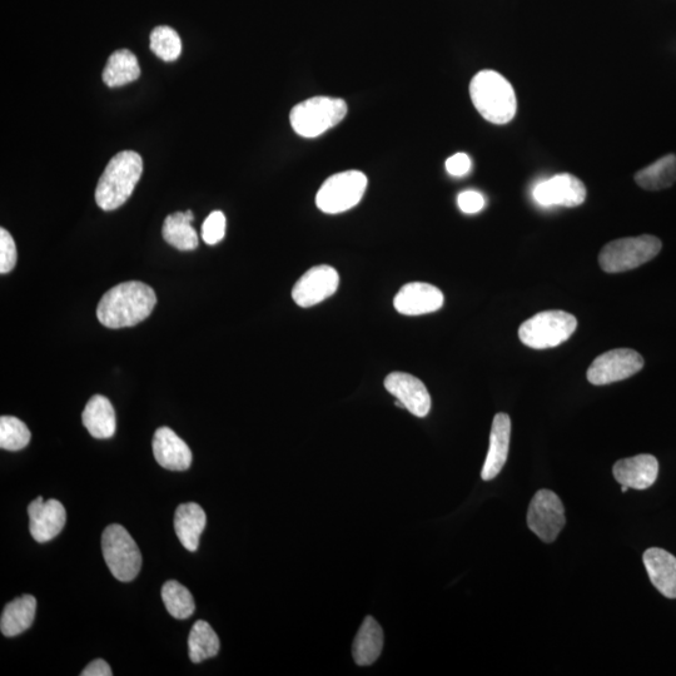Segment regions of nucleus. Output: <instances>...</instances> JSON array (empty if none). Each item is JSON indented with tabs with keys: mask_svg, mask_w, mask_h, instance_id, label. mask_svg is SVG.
Masks as SVG:
<instances>
[{
	"mask_svg": "<svg viewBox=\"0 0 676 676\" xmlns=\"http://www.w3.org/2000/svg\"><path fill=\"white\" fill-rule=\"evenodd\" d=\"M615 480L629 489L646 490L655 484L659 475V462L653 455H638L616 462Z\"/></svg>",
	"mask_w": 676,
	"mask_h": 676,
	"instance_id": "nucleus-17",
	"label": "nucleus"
},
{
	"mask_svg": "<svg viewBox=\"0 0 676 676\" xmlns=\"http://www.w3.org/2000/svg\"><path fill=\"white\" fill-rule=\"evenodd\" d=\"M340 276L335 268L330 266H316L308 270L297 281L292 290L293 301L296 305L308 308L318 305L328 297L335 295Z\"/></svg>",
	"mask_w": 676,
	"mask_h": 676,
	"instance_id": "nucleus-11",
	"label": "nucleus"
},
{
	"mask_svg": "<svg viewBox=\"0 0 676 676\" xmlns=\"http://www.w3.org/2000/svg\"><path fill=\"white\" fill-rule=\"evenodd\" d=\"M367 183L365 173L346 171L327 178L316 195V205L323 213L337 215L359 205Z\"/></svg>",
	"mask_w": 676,
	"mask_h": 676,
	"instance_id": "nucleus-8",
	"label": "nucleus"
},
{
	"mask_svg": "<svg viewBox=\"0 0 676 676\" xmlns=\"http://www.w3.org/2000/svg\"><path fill=\"white\" fill-rule=\"evenodd\" d=\"M635 182L646 191L666 190L676 182V156L668 154L635 175Z\"/></svg>",
	"mask_w": 676,
	"mask_h": 676,
	"instance_id": "nucleus-26",
	"label": "nucleus"
},
{
	"mask_svg": "<svg viewBox=\"0 0 676 676\" xmlns=\"http://www.w3.org/2000/svg\"><path fill=\"white\" fill-rule=\"evenodd\" d=\"M578 327L574 315L565 311H544L526 320L519 328L520 341L534 350L553 349L568 341Z\"/></svg>",
	"mask_w": 676,
	"mask_h": 676,
	"instance_id": "nucleus-5",
	"label": "nucleus"
},
{
	"mask_svg": "<svg viewBox=\"0 0 676 676\" xmlns=\"http://www.w3.org/2000/svg\"><path fill=\"white\" fill-rule=\"evenodd\" d=\"M565 509L554 491L536 492L528 511V526L546 544L554 543L564 529Z\"/></svg>",
	"mask_w": 676,
	"mask_h": 676,
	"instance_id": "nucleus-9",
	"label": "nucleus"
},
{
	"mask_svg": "<svg viewBox=\"0 0 676 676\" xmlns=\"http://www.w3.org/2000/svg\"><path fill=\"white\" fill-rule=\"evenodd\" d=\"M629 487L628 486H621V491L626 492L628 491Z\"/></svg>",
	"mask_w": 676,
	"mask_h": 676,
	"instance_id": "nucleus-36",
	"label": "nucleus"
},
{
	"mask_svg": "<svg viewBox=\"0 0 676 676\" xmlns=\"http://www.w3.org/2000/svg\"><path fill=\"white\" fill-rule=\"evenodd\" d=\"M82 420L94 439H111L116 434V411L107 397L93 396L83 411Z\"/></svg>",
	"mask_w": 676,
	"mask_h": 676,
	"instance_id": "nucleus-21",
	"label": "nucleus"
},
{
	"mask_svg": "<svg viewBox=\"0 0 676 676\" xmlns=\"http://www.w3.org/2000/svg\"><path fill=\"white\" fill-rule=\"evenodd\" d=\"M31 441L29 431L23 421L13 416H2L0 419V447L7 451H19Z\"/></svg>",
	"mask_w": 676,
	"mask_h": 676,
	"instance_id": "nucleus-30",
	"label": "nucleus"
},
{
	"mask_svg": "<svg viewBox=\"0 0 676 676\" xmlns=\"http://www.w3.org/2000/svg\"><path fill=\"white\" fill-rule=\"evenodd\" d=\"M141 76L138 59L128 49L114 52L103 71V82L109 88L126 86Z\"/></svg>",
	"mask_w": 676,
	"mask_h": 676,
	"instance_id": "nucleus-25",
	"label": "nucleus"
},
{
	"mask_svg": "<svg viewBox=\"0 0 676 676\" xmlns=\"http://www.w3.org/2000/svg\"><path fill=\"white\" fill-rule=\"evenodd\" d=\"M644 367L643 356L631 349H616L596 357L588 370V381L595 386L614 384L638 374Z\"/></svg>",
	"mask_w": 676,
	"mask_h": 676,
	"instance_id": "nucleus-10",
	"label": "nucleus"
},
{
	"mask_svg": "<svg viewBox=\"0 0 676 676\" xmlns=\"http://www.w3.org/2000/svg\"><path fill=\"white\" fill-rule=\"evenodd\" d=\"M446 171L454 177H462L471 171V159L466 153H456L446 161Z\"/></svg>",
	"mask_w": 676,
	"mask_h": 676,
	"instance_id": "nucleus-34",
	"label": "nucleus"
},
{
	"mask_svg": "<svg viewBox=\"0 0 676 676\" xmlns=\"http://www.w3.org/2000/svg\"><path fill=\"white\" fill-rule=\"evenodd\" d=\"M661 247L663 243L655 236L620 238L604 246L599 255V265L608 273L635 270L654 260Z\"/></svg>",
	"mask_w": 676,
	"mask_h": 676,
	"instance_id": "nucleus-6",
	"label": "nucleus"
},
{
	"mask_svg": "<svg viewBox=\"0 0 676 676\" xmlns=\"http://www.w3.org/2000/svg\"><path fill=\"white\" fill-rule=\"evenodd\" d=\"M29 531L37 543H48L61 534L67 523L66 509L61 501H44L42 496L28 506Z\"/></svg>",
	"mask_w": 676,
	"mask_h": 676,
	"instance_id": "nucleus-13",
	"label": "nucleus"
},
{
	"mask_svg": "<svg viewBox=\"0 0 676 676\" xmlns=\"http://www.w3.org/2000/svg\"><path fill=\"white\" fill-rule=\"evenodd\" d=\"M156 305L153 288L143 282L129 281L111 288L102 297L97 316L108 328L132 327L146 320Z\"/></svg>",
	"mask_w": 676,
	"mask_h": 676,
	"instance_id": "nucleus-1",
	"label": "nucleus"
},
{
	"mask_svg": "<svg viewBox=\"0 0 676 676\" xmlns=\"http://www.w3.org/2000/svg\"><path fill=\"white\" fill-rule=\"evenodd\" d=\"M347 111L344 99L313 97L293 107L290 122L298 136L316 138L344 121Z\"/></svg>",
	"mask_w": 676,
	"mask_h": 676,
	"instance_id": "nucleus-4",
	"label": "nucleus"
},
{
	"mask_svg": "<svg viewBox=\"0 0 676 676\" xmlns=\"http://www.w3.org/2000/svg\"><path fill=\"white\" fill-rule=\"evenodd\" d=\"M444 305V293L424 282L407 283L395 296L396 311L405 316H421L439 311Z\"/></svg>",
	"mask_w": 676,
	"mask_h": 676,
	"instance_id": "nucleus-15",
	"label": "nucleus"
},
{
	"mask_svg": "<svg viewBox=\"0 0 676 676\" xmlns=\"http://www.w3.org/2000/svg\"><path fill=\"white\" fill-rule=\"evenodd\" d=\"M102 551L114 578L122 583L137 578L142 568V554L136 541L122 525H109L103 531Z\"/></svg>",
	"mask_w": 676,
	"mask_h": 676,
	"instance_id": "nucleus-7",
	"label": "nucleus"
},
{
	"mask_svg": "<svg viewBox=\"0 0 676 676\" xmlns=\"http://www.w3.org/2000/svg\"><path fill=\"white\" fill-rule=\"evenodd\" d=\"M511 437V419L509 415L497 414L492 421L490 434V447L487 452L484 467H482L481 477L484 481L495 479L509 456Z\"/></svg>",
	"mask_w": 676,
	"mask_h": 676,
	"instance_id": "nucleus-18",
	"label": "nucleus"
},
{
	"mask_svg": "<svg viewBox=\"0 0 676 676\" xmlns=\"http://www.w3.org/2000/svg\"><path fill=\"white\" fill-rule=\"evenodd\" d=\"M471 101L482 117L494 124L513 121L518 101L511 83L495 71H481L470 84Z\"/></svg>",
	"mask_w": 676,
	"mask_h": 676,
	"instance_id": "nucleus-3",
	"label": "nucleus"
},
{
	"mask_svg": "<svg viewBox=\"0 0 676 676\" xmlns=\"http://www.w3.org/2000/svg\"><path fill=\"white\" fill-rule=\"evenodd\" d=\"M17 247L11 233L6 228H0V273L6 275L11 272L17 263Z\"/></svg>",
	"mask_w": 676,
	"mask_h": 676,
	"instance_id": "nucleus-32",
	"label": "nucleus"
},
{
	"mask_svg": "<svg viewBox=\"0 0 676 676\" xmlns=\"http://www.w3.org/2000/svg\"><path fill=\"white\" fill-rule=\"evenodd\" d=\"M382 649H384V630L372 616H367L352 646L355 663L360 666L374 664L380 658Z\"/></svg>",
	"mask_w": 676,
	"mask_h": 676,
	"instance_id": "nucleus-22",
	"label": "nucleus"
},
{
	"mask_svg": "<svg viewBox=\"0 0 676 676\" xmlns=\"http://www.w3.org/2000/svg\"><path fill=\"white\" fill-rule=\"evenodd\" d=\"M385 389L417 417H426L431 410V396L424 382L405 372H392L385 379Z\"/></svg>",
	"mask_w": 676,
	"mask_h": 676,
	"instance_id": "nucleus-14",
	"label": "nucleus"
},
{
	"mask_svg": "<svg viewBox=\"0 0 676 676\" xmlns=\"http://www.w3.org/2000/svg\"><path fill=\"white\" fill-rule=\"evenodd\" d=\"M151 51L164 62H173L181 56L182 42L175 29L167 26L154 28L151 37Z\"/></svg>",
	"mask_w": 676,
	"mask_h": 676,
	"instance_id": "nucleus-29",
	"label": "nucleus"
},
{
	"mask_svg": "<svg viewBox=\"0 0 676 676\" xmlns=\"http://www.w3.org/2000/svg\"><path fill=\"white\" fill-rule=\"evenodd\" d=\"M207 525L205 510L196 502H187L177 507L175 530L181 544L188 551H197L200 538Z\"/></svg>",
	"mask_w": 676,
	"mask_h": 676,
	"instance_id": "nucleus-20",
	"label": "nucleus"
},
{
	"mask_svg": "<svg viewBox=\"0 0 676 676\" xmlns=\"http://www.w3.org/2000/svg\"><path fill=\"white\" fill-rule=\"evenodd\" d=\"M195 220L192 211L177 212L164 221V241L180 251H193L198 247V235L191 222Z\"/></svg>",
	"mask_w": 676,
	"mask_h": 676,
	"instance_id": "nucleus-24",
	"label": "nucleus"
},
{
	"mask_svg": "<svg viewBox=\"0 0 676 676\" xmlns=\"http://www.w3.org/2000/svg\"><path fill=\"white\" fill-rule=\"evenodd\" d=\"M154 459L164 469L186 471L192 464V451L169 427H159L153 437Z\"/></svg>",
	"mask_w": 676,
	"mask_h": 676,
	"instance_id": "nucleus-16",
	"label": "nucleus"
},
{
	"mask_svg": "<svg viewBox=\"0 0 676 676\" xmlns=\"http://www.w3.org/2000/svg\"><path fill=\"white\" fill-rule=\"evenodd\" d=\"M534 200L543 207H578L586 200V187L578 177L563 173L540 182L533 191Z\"/></svg>",
	"mask_w": 676,
	"mask_h": 676,
	"instance_id": "nucleus-12",
	"label": "nucleus"
},
{
	"mask_svg": "<svg viewBox=\"0 0 676 676\" xmlns=\"http://www.w3.org/2000/svg\"><path fill=\"white\" fill-rule=\"evenodd\" d=\"M82 676H111V666L102 659L93 660L81 673Z\"/></svg>",
	"mask_w": 676,
	"mask_h": 676,
	"instance_id": "nucleus-35",
	"label": "nucleus"
},
{
	"mask_svg": "<svg viewBox=\"0 0 676 676\" xmlns=\"http://www.w3.org/2000/svg\"><path fill=\"white\" fill-rule=\"evenodd\" d=\"M226 216L221 211L212 212L202 225V238L207 245L215 246L226 235Z\"/></svg>",
	"mask_w": 676,
	"mask_h": 676,
	"instance_id": "nucleus-31",
	"label": "nucleus"
},
{
	"mask_svg": "<svg viewBox=\"0 0 676 676\" xmlns=\"http://www.w3.org/2000/svg\"><path fill=\"white\" fill-rule=\"evenodd\" d=\"M162 599L168 613L173 618L186 620L195 614V599L190 590L176 580H169L163 585Z\"/></svg>",
	"mask_w": 676,
	"mask_h": 676,
	"instance_id": "nucleus-28",
	"label": "nucleus"
},
{
	"mask_svg": "<svg viewBox=\"0 0 676 676\" xmlns=\"http://www.w3.org/2000/svg\"><path fill=\"white\" fill-rule=\"evenodd\" d=\"M142 172L143 161L138 153L124 151L116 154L99 178L97 205L103 211H114L123 206L141 180Z\"/></svg>",
	"mask_w": 676,
	"mask_h": 676,
	"instance_id": "nucleus-2",
	"label": "nucleus"
},
{
	"mask_svg": "<svg viewBox=\"0 0 676 676\" xmlns=\"http://www.w3.org/2000/svg\"><path fill=\"white\" fill-rule=\"evenodd\" d=\"M220 651V639L216 631L205 620L196 621L188 636V654L192 663H202L215 656Z\"/></svg>",
	"mask_w": 676,
	"mask_h": 676,
	"instance_id": "nucleus-27",
	"label": "nucleus"
},
{
	"mask_svg": "<svg viewBox=\"0 0 676 676\" xmlns=\"http://www.w3.org/2000/svg\"><path fill=\"white\" fill-rule=\"evenodd\" d=\"M37 599L33 595H23L11 601L3 610L0 630L3 635L13 638L31 628L36 619Z\"/></svg>",
	"mask_w": 676,
	"mask_h": 676,
	"instance_id": "nucleus-23",
	"label": "nucleus"
},
{
	"mask_svg": "<svg viewBox=\"0 0 676 676\" xmlns=\"http://www.w3.org/2000/svg\"><path fill=\"white\" fill-rule=\"evenodd\" d=\"M643 560L651 584L665 598L676 599L675 556L663 549L653 548L645 551Z\"/></svg>",
	"mask_w": 676,
	"mask_h": 676,
	"instance_id": "nucleus-19",
	"label": "nucleus"
},
{
	"mask_svg": "<svg viewBox=\"0 0 676 676\" xmlns=\"http://www.w3.org/2000/svg\"><path fill=\"white\" fill-rule=\"evenodd\" d=\"M460 210L467 215H475L485 207V200L481 193L476 191H465L460 193L457 198Z\"/></svg>",
	"mask_w": 676,
	"mask_h": 676,
	"instance_id": "nucleus-33",
	"label": "nucleus"
}]
</instances>
